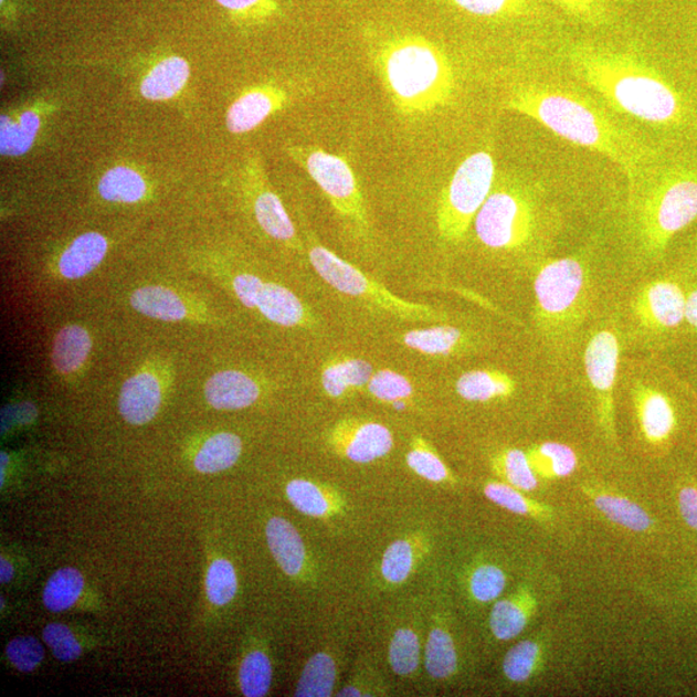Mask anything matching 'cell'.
Here are the masks:
<instances>
[{"label": "cell", "instance_id": "6da1fadb", "mask_svg": "<svg viewBox=\"0 0 697 697\" xmlns=\"http://www.w3.org/2000/svg\"><path fill=\"white\" fill-rule=\"evenodd\" d=\"M507 107L564 141L606 157L625 173L632 188L641 182L653 158V151L637 135L593 99L557 84H517L509 92Z\"/></svg>", "mask_w": 697, "mask_h": 697}, {"label": "cell", "instance_id": "7a4b0ae2", "mask_svg": "<svg viewBox=\"0 0 697 697\" xmlns=\"http://www.w3.org/2000/svg\"><path fill=\"white\" fill-rule=\"evenodd\" d=\"M572 72L616 112L653 125L673 124L679 115L676 92L634 53L578 43L569 51Z\"/></svg>", "mask_w": 697, "mask_h": 697}, {"label": "cell", "instance_id": "3957f363", "mask_svg": "<svg viewBox=\"0 0 697 697\" xmlns=\"http://www.w3.org/2000/svg\"><path fill=\"white\" fill-rule=\"evenodd\" d=\"M371 60L402 117L431 114L448 105L455 95L454 67L446 53L424 38H397L382 44Z\"/></svg>", "mask_w": 697, "mask_h": 697}, {"label": "cell", "instance_id": "277c9868", "mask_svg": "<svg viewBox=\"0 0 697 697\" xmlns=\"http://www.w3.org/2000/svg\"><path fill=\"white\" fill-rule=\"evenodd\" d=\"M697 219V178L668 175L651 183L634 207V229L650 257L662 256L674 235Z\"/></svg>", "mask_w": 697, "mask_h": 697}, {"label": "cell", "instance_id": "5b68a950", "mask_svg": "<svg viewBox=\"0 0 697 697\" xmlns=\"http://www.w3.org/2000/svg\"><path fill=\"white\" fill-rule=\"evenodd\" d=\"M539 222L540 210L532 191L519 181L504 179L482 205L474 229L484 246L516 251L535 239Z\"/></svg>", "mask_w": 697, "mask_h": 697}, {"label": "cell", "instance_id": "8992f818", "mask_svg": "<svg viewBox=\"0 0 697 697\" xmlns=\"http://www.w3.org/2000/svg\"><path fill=\"white\" fill-rule=\"evenodd\" d=\"M495 181L496 163L492 152H474L460 163L443 190L436 212V224L444 242L457 243L465 239Z\"/></svg>", "mask_w": 697, "mask_h": 697}, {"label": "cell", "instance_id": "52a82bcc", "mask_svg": "<svg viewBox=\"0 0 697 697\" xmlns=\"http://www.w3.org/2000/svg\"><path fill=\"white\" fill-rule=\"evenodd\" d=\"M309 260L319 277L340 294L358 298L404 320L429 321V324L446 320V314L435 310L433 306L403 300L390 293L387 287L359 271L358 267L345 262L331 250L321 246L318 241H313L310 244Z\"/></svg>", "mask_w": 697, "mask_h": 697}, {"label": "cell", "instance_id": "ba28073f", "mask_svg": "<svg viewBox=\"0 0 697 697\" xmlns=\"http://www.w3.org/2000/svg\"><path fill=\"white\" fill-rule=\"evenodd\" d=\"M295 162L300 165L328 198L337 218L359 240H369L371 224L365 198L353 168L347 159L331 155L319 147L289 149Z\"/></svg>", "mask_w": 697, "mask_h": 697}, {"label": "cell", "instance_id": "9c48e42d", "mask_svg": "<svg viewBox=\"0 0 697 697\" xmlns=\"http://www.w3.org/2000/svg\"><path fill=\"white\" fill-rule=\"evenodd\" d=\"M587 282V270L579 258L549 260L539 267L534 291L543 332L564 335L578 325L585 302Z\"/></svg>", "mask_w": 697, "mask_h": 697}, {"label": "cell", "instance_id": "30bf717a", "mask_svg": "<svg viewBox=\"0 0 697 697\" xmlns=\"http://www.w3.org/2000/svg\"><path fill=\"white\" fill-rule=\"evenodd\" d=\"M326 443L337 456L356 464L386 457L394 447L393 433L379 421L348 418L328 429Z\"/></svg>", "mask_w": 697, "mask_h": 697}, {"label": "cell", "instance_id": "8fae6325", "mask_svg": "<svg viewBox=\"0 0 697 697\" xmlns=\"http://www.w3.org/2000/svg\"><path fill=\"white\" fill-rule=\"evenodd\" d=\"M620 362V341L610 329L595 332L584 355L585 371L599 403L604 429L614 433V389Z\"/></svg>", "mask_w": 697, "mask_h": 697}, {"label": "cell", "instance_id": "7c38bea8", "mask_svg": "<svg viewBox=\"0 0 697 697\" xmlns=\"http://www.w3.org/2000/svg\"><path fill=\"white\" fill-rule=\"evenodd\" d=\"M687 291L673 279L647 283L633 302L641 327L655 334H669L686 321Z\"/></svg>", "mask_w": 697, "mask_h": 697}, {"label": "cell", "instance_id": "4fadbf2b", "mask_svg": "<svg viewBox=\"0 0 697 697\" xmlns=\"http://www.w3.org/2000/svg\"><path fill=\"white\" fill-rule=\"evenodd\" d=\"M632 394L642 435L655 447H669L679 429L676 402L662 389L642 381L635 382Z\"/></svg>", "mask_w": 697, "mask_h": 697}, {"label": "cell", "instance_id": "5bb4252c", "mask_svg": "<svg viewBox=\"0 0 697 697\" xmlns=\"http://www.w3.org/2000/svg\"><path fill=\"white\" fill-rule=\"evenodd\" d=\"M207 402L213 409L236 411L255 404L262 394L256 379L246 372L226 370L214 373L204 387Z\"/></svg>", "mask_w": 697, "mask_h": 697}, {"label": "cell", "instance_id": "9a60e30c", "mask_svg": "<svg viewBox=\"0 0 697 697\" xmlns=\"http://www.w3.org/2000/svg\"><path fill=\"white\" fill-rule=\"evenodd\" d=\"M162 390L155 374L141 372L129 378L119 395L120 415L133 425H145L157 416Z\"/></svg>", "mask_w": 697, "mask_h": 697}, {"label": "cell", "instance_id": "2e32d148", "mask_svg": "<svg viewBox=\"0 0 697 697\" xmlns=\"http://www.w3.org/2000/svg\"><path fill=\"white\" fill-rule=\"evenodd\" d=\"M373 372L372 365L363 358L336 357L321 367V389L331 400H344L367 388Z\"/></svg>", "mask_w": 697, "mask_h": 697}, {"label": "cell", "instance_id": "e0dca14e", "mask_svg": "<svg viewBox=\"0 0 697 697\" xmlns=\"http://www.w3.org/2000/svg\"><path fill=\"white\" fill-rule=\"evenodd\" d=\"M286 94L278 91L255 88L236 98L229 107L226 126L232 134H246L271 117L286 103Z\"/></svg>", "mask_w": 697, "mask_h": 697}, {"label": "cell", "instance_id": "ac0fdd59", "mask_svg": "<svg viewBox=\"0 0 697 697\" xmlns=\"http://www.w3.org/2000/svg\"><path fill=\"white\" fill-rule=\"evenodd\" d=\"M267 546L275 562L291 578L300 577L306 564V548L302 535L287 519L274 517L265 528Z\"/></svg>", "mask_w": 697, "mask_h": 697}, {"label": "cell", "instance_id": "d6986e66", "mask_svg": "<svg viewBox=\"0 0 697 697\" xmlns=\"http://www.w3.org/2000/svg\"><path fill=\"white\" fill-rule=\"evenodd\" d=\"M405 348L429 357H451L468 348L469 336L448 325L411 329L401 337Z\"/></svg>", "mask_w": 697, "mask_h": 697}, {"label": "cell", "instance_id": "ffe728a7", "mask_svg": "<svg viewBox=\"0 0 697 697\" xmlns=\"http://www.w3.org/2000/svg\"><path fill=\"white\" fill-rule=\"evenodd\" d=\"M517 381L509 373L500 370H472L456 381V393L463 400L474 403H487L504 400L515 394Z\"/></svg>", "mask_w": 697, "mask_h": 697}, {"label": "cell", "instance_id": "44dd1931", "mask_svg": "<svg viewBox=\"0 0 697 697\" xmlns=\"http://www.w3.org/2000/svg\"><path fill=\"white\" fill-rule=\"evenodd\" d=\"M257 310L267 320L283 327L306 326L311 320L310 313L300 298L277 283H265L258 298Z\"/></svg>", "mask_w": 697, "mask_h": 697}, {"label": "cell", "instance_id": "7402d4cb", "mask_svg": "<svg viewBox=\"0 0 697 697\" xmlns=\"http://www.w3.org/2000/svg\"><path fill=\"white\" fill-rule=\"evenodd\" d=\"M536 604L535 596L528 588L507 600L497 601L489 615V627L499 641H510L525 631Z\"/></svg>", "mask_w": 697, "mask_h": 697}, {"label": "cell", "instance_id": "603a6c76", "mask_svg": "<svg viewBox=\"0 0 697 697\" xmlns=\"http://www.w3.org/2000/svg\"><path fill=\"white\" fill-rule=\"evenodd\" d=\"M106 252L107 242L102 234H83L61 256L59 262L60 273L67 279L86 277L102 264Z\"/></svg>", "mask_w": 697, "mask_h": 697}, {"label": "cell", "instance_id": "cb8c5ba5", "mask_svg": "<svg viewBox=\"0 0 697 697\" xmlns=\"http://www.w3.org/2000/svg\"><path fill=\"white\" fill-rule=\"evenodd\" d=\"M286 494L294 508L308 517L325 518L335 515L340 508V500L334 489L309 479L291 480Z\"/></svg>", "mask_w": 697, "mask_h": 697}, {"label": "cell", "instance_id": "d4e9b609", "mask_svg": "<svg viewBox=\"0 0 697 697\" xmlns=\"http://www.w3.org/2000/svg\"><path fill=\"white\" fill-rule=\"evenodd\" d=\"M186 60L170 57L159 63L141 83V94L151 102H165L179 94L189 80Z\"/></svg>", "mask_w": 697, "mask_h": 697}, {"label": "cell", "instance_id": "484cf974", "mask_svg": "<svg viewBox=\"0 0 697 697\" xmlns=\"http://www.w3.org/2000/svg\"><path fill=\"white\" fill-rule=\"evenodd\" d=\"M254 213L260 228L272 239L296 244L297 234L293 220L279 197L270 189H260L254 201Z\"/></svg>", "mask_w": 697, "mask_h": 697}, {"label": "cell", "instance_id": "4316f807", "mask_svg": "<svg viewBox=\"0 0 697 697\" xmlns=\"http://www.w3.org/2000/svg\"><path fill=\"white\" fill-rule=\"evenodd\" d=\"M92 340L86 328L67 326L57 334L53 342L52 363L61 373H73L86 363Z\"/></svg>", "mask_w": 697, "mask_h": 697}, {"label": "cell", "instance_id": "83f0119b", "mask_svg": "<svg viewBox=\"0 0 697 697\" xmlns=\"http://www.w3.org/2000/svg\"><path fill=\"white\" fill-rule=\"evenodd\" d=\"M243 442L234 433H219L207 440L194 458L198 472L214 474L232 468L242 455Z\"/></svg>", "mask_w": 697, "mask_h": 697}, {"label": "cell", "instance_id": "f1b7e54d", "mask_svg": "<svg viewBox=\"0 0 697 697\" xmlns=\"http://www.w3.org/2000/svg\"><path fill=\"white\" fill-rule=\"evenodd\" d=\"M131 305L144 316L166 321L181 320L188 314L186 304L173 291L159 286L136 289Z\"/></svg>", "mask_w": 697, "mask_h": 697}, {"label": "cell", "instance_id": "f546056e", "mask_svg": "<svg viewBox=\"0 0 697 697\" xmlns=\"http://www.w3.org/2000/svg\"><path fill=\"white\" fill-rule=\"evenodd\" d=\"M536 476L566 478L577 471L578 456L567 444L546 442L527 452Z\"/></svg>", "mask_w": 697, "mask_h": 697}, {"label": "cell", "instance_id": "4dcf8cb0", "mask_svg": "<svg viewBox=\"0 0 697 697\" xmlns=\"http://www.w3.org/2000/svg\"><path fill=\"white\" fill-rule=\"evenodd\" d=\"M424 662L429 676L434 679H448L457 672V650L446 627L435 625L429 633Z\"/></svg>", "mask_w": 697, "mask_h": 697}, {"label": "cell", "instance_id": "1f68e13d", "mask_svg": "<svg viewBox=\"0 0 697 697\" xmlns=\"http://www.w3.org/2000/svg\"><path fill=\"white\" fill-rule=\"evenodd\" d=\"M337 682V664L335 657L320 651L311 656L304 666L300 679L297 682L295 695L297 697H327L335 691Z\"/></svg>", "mask_w": 697, "mask_h": 697}, {"label": "cell", "instance_id": "d6a6232c", "mask_svg": "<svg viewBox=\"0 0 697 697\" xmlns=\"http://www.w3.org/2000/svg\"><path fill=\"white\" fill-rule=\"evenodd\" d=\"M595 508L612 522L635 532H646L655 526L653 517L626 497L612 494H593Z\"/></svg>", "mask_w": 697, "mask_h": 697}, {"label": "cell", "instance_id": "836d02e7", "mask_svg": "<svg viewBox=\"0 0 697 697\" xmlns=\"http://www.w3.org/2000/svg\"><path fill=\"white\" fill-rule=\"evenodd\" d=\"M41 120L34 112L22 113L18 120L2 117L0 120V150L3 156L18 157L32 148L40 131Z\"/></svg>", "mask_w": 697, "mask_h": 697}, {"label": "cell", "instance_id": "e575fe53", "mask_svg": "<svg viewBox=\"0 0 697 697\" xmlns=\"http://www.w3.org/2000/svg\"><path fill=\"white\" fill-rule=\"evenodd\" d=\"M98 193L105 201L136 203L147 193V183L131 168L115 167L103 176L98 183Z\"/></svg>", "mask_w": 697, "mask_h": 697}, {"label": "cell", "instance_id": "d590c367", "mask_svg": "<svg viewBox=\"0 0 697 697\" xmlns=\"http://www.w3.org/2000/svg\"><path fill=\"white\" fill-rule=\"evenodd\" d=\"M84 588V579L78 570L66 567L52 574L43 592V603L52 612L72 609Z\"/></svg>", "mask_w": 697, "mask_h": 697}, {"label": "cell", "instance_id": "8d00e7d4", "mask_svg": "<svg viewBox=\"0 0 697 697\" xmlns=\"http://www.w3.org/2000/svg\"><path fill=\"white\" fill-rule=\"evenodd\" d=\"M493 464L496 473L505 479V484L524 493H531L538 488V476L527 452L518 448L505 450L494 457Z\"/></svg>", "mask_w": 697, "mask_h": 697}, {"label": "cell", "instance_id": "74e56055", "mask_svg": "<svg viewBox=\"0 0 697 697\" xmlns=\"http://www.w3.org/2000/svg\"><path fill=\"white\" fill-rule=\"evenodd\" d=\"M419 546L418 541L410 539H401L390 543L381 561V574L387 583L398 585L410 578L420 557Z\"/></svg>", "mask_w": 697, "mask_h": 697}, {"label": "cell", "instance_id": "f35d334b", "mask_svg": "<svg viewBox=\"0 0 697 697\" xmlns=\"http://www.w3.org/2000/svg\"><path fill=\"white\" fill-rule=\"evenodd\" d=\"M405 462L412 472L433 484H443L452 479L451 472L439 452L421 435L413 436Z\"/></svg>", "mask_w": 697, "mask_h": 697}, {"label": "cell", "instance_id": "ab89813d", "mask_svg": "<svg viewBox=\"0 0 697 697\" xmlns=\"http://www.w3.org/2000/svg\"><path fill=\"white\" fill-rule=\"evenodd\" d=\"M458 9L488 19H519L535 17V0H454Z\"/></svg>", "mask_w": 697, "mask_h": 697}, {"label": "cell", "instance_id": "60d3db41", "mask_svg": "<svg viewBox=\"0 0 697 697\" xmlns=\"http://www.w3.org/2000/svg\"><path fill=\"white\" fill-rule=\"evenodd\" d=\"M421 663V643L411 627L398 630L389 645V664L398 676L410 677Z\"/></svg>", "mask_w": 697, "mask_h": 697}, {"label": "cell", "instance_id": "b9f144b4", "mask_svg": "<svg viewBox=\"0 0 697 697\" xmlns=\"http://www.w3.org/2000/svg\"><path fill=\"white\" fill-rule=\"evenodd\" d=\"M272 682V662L263 651H252L243 658L240 669V686L244 696H265L270 693Z\"/></svg>", "mask_w": 697, "mask_h": 697}, {"label": "cell", "instance_id": "7bdbcfd3", "mask_svg": "<svg viewBox=\"0 0 697 697\" xmlns=\"http://www.w3.org/2000/svg\"><path fill=\"white\" fill-rule=\"evenodd\" d=\"M541 661V648L538 642L528 640L511 647L503 662L505 677L515 684L530 679Z\"/></svg>", "mask_w": 697, "mask_h": 697}, {"label": "cell", "instance_id": "ee69618b", "mask_svg": "<svg viewBox=\"0 0 697 697\" xmlns=\"http://www.w3.org/2000/svg\"><path fill=\"white\" fill-rule=\"evenodd\" d=\"M205 591L209 600L217 606H225L234 600L239 591V579L234 566L228 559L220 558L211 563L207 572Z\"/></svg>", "mask_w": 697, "mask_h": 697}, {"label": "cell", "instance_id": "f6af8a7d", "mask_svg": "<svg viewBox=\"0 0 697 697\" xmlns=\"http://www.w3.org/2000/svg\"><path fill=\"white\" fill-rule=\"evenodd\" d=\"M366 389L374 400L390 404L401 400H410L415 392L409 378L388 369L373 372Z\"/></svg>", "mask_w": 697, "mask_h": 697}, {"label": "cell", "instance_id": "bcb514c9", "mask_svg": "<svg viewBox=\"0 0 697 697\" xmlns=\"http://www.w3.org/2000/svg\"><path fill=\"white\" fill-rule=\"evenodd\" d=\"M485 495L489 501L518 516L536 517L542 516L546 511L541 505L528 499L524 492L504 482H489L485 486Z\"/></svg>", "mask_w": 697, "mask_h": 697}, {"label": "cell", "instance_id": "7dc6e473", "mask_svg": "<svg viewBox=\"0 0 697 697\" xmlns=\"http://www.w3.org/2000/svg\"><path fill=\"white\" fill-rule=\"evenodd\" d=\"M505 587H507V577L499 567L494 564L477 567L469 580L473 599L482 603L499 599Z\"/></svg>", "mask_w": 697, "mask_h": 697}, {"label": "cell", "instance_id": "c3c4849f", "mask_svg": "<svg viewBox=\"0 0 697 697\" xmlns=\"http://www.w3.org/2000/svg\"><path fill=\"white\" fill-rule=\"evenodd\" d=\"M570 18L591 27L608 25L611 21L609 0H551Z\"/></svg>", "mask_w": 697, "mask_h": 697}, {"label": "cell", "instance_id": "681fc988", "mask_svg": "<svg viewBox=\"0 0 697 697\" xmlns=\"http://www.w3.org/2000/svg\"><path fill=\"white\" fill-rule=\"evenodd\" d=\"M6 654L14 668L30 673L35 670L43 662L44 648L41 642L34 637H18L9 643Z\"/></svg>", "mask_w": 697, "mask_h": 697}, {"label": "cell", "instance_id": "f907efd6", "mask_svg": "<svg viewBox=\"0 0 697 697\" xmlns=\"http://www.w3.org/2000/svg\"><path fill=\"white\" fill-rule=\"evenodd\" d=\"M43 638L52 650L53 656L60 662L76 661L82 654V647L74 634L66 625L50 624L44 627Z\"/></svg>", "mask_w": 697, "mask_h": 697}, {"label": "cell", "instance_id": "816d5d0a", "mask_svg": "<svg viewBox=\"0 0 697 697\" xmlns=\"http://www.w3.org/2000/svg\"><path fill=\"white\" fill-rule=\"evenodd\" d=\"M265 283L254 274H239L233 281L235 296L249 309H257Z\"/></svg>", "mask_w": 697, "mask_h": 697}, {"label": "cell", "instance_id": "f5cc1de1", "mask_svg": "<svg viewBox=\"0 0 697 697\" xmlns=\"http://www.w3.org/2000/svg\"><path fill=\"white\" fill-rule=\"evenodd\" d=\"M686 324L697 331V286L687 291Z\"/></svg>", "mask_w": 697, "mask_h": 697}, {"label": "cell", "instance_id": "db71d44e", "mask_svg": "<svg viewBox=\"0 0 697 697\" xmlns=\"http://www.w3.org/2000/svg\"><path fill=\"white\" fill-rule=\"evenodd\" d=\"M217 2L228 10L244 11L252 9L260 0H217Z\"/></svg>", "mask_w": 697, "mask_h": 697}, {"label": "cell", "instance_id": "11a10c76", "mask_svg": "<svg viewBox=\"0 0 697 697\" xmlns=\"http://www.w3.org/2000/svg\"><path fill=\"white\" fill-rule=\"evenodd\" d=\"M13 578V567L6 558L0 559V581L2 584L10 583Z\"/></svg>", "mask_w": 697, "mask_h": 697}, {"label": "cell", "instance_id": "9f6ffc18", "mask_svg": "<svg viewBox=\"0 0 697 697\" xmlns=\"http://www.w3.org/2000/svg\"><path fill=\"white\" fill-rule=\"evenodd\" d=\"M392 405H393V409L397 411H404V410H408L409 408L408 400L397 401L392 403Z\"/></svg>", "mask_w": 697, "mask_h": 697}, {"label": "cell", "instance_id": "6f0895ef", "mask_svg": "<svg viewBox=\"0 0 697 697\" xmlns=\"http://www.w3.org/2000/svg\"><path fill=\"white\" fill-rule=\"evenodd\" d=\"M688 270L697 273V255L694 257L693 263L689 264Z\"/></svg>", "mask_w": 697, "mask_h": 697}, {"label": "cell", "instance_id": "680465c9", "mask_svg": "<svg viewBox=\"0 0 697 697\" xmlns=\"http://www.w3.org/2000/svg\"><path fill=\"white\" fill-rule=\"evenodd\" d=\"M2 2H3V0H2Z\"/></svg>", "mask_w": 697, "mask_h": 697}]
</instances>
